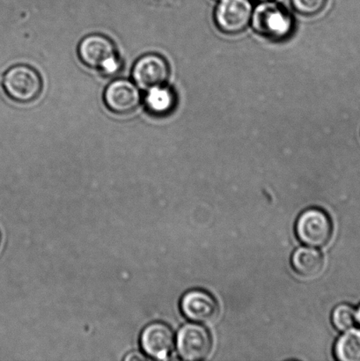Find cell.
<instances>
[{"label": "cell", "instance_id": "cell-1", "mask_svg": "<svg viewBox=\"0 0 360 361\" xmlns=\"http://www.w3.org/2000/svg\"><path fill=\"white\" fill-rule=\"evenodd\" d=\"M77 55L83 65L100 71L104 75H114L121 66L114 42L104 35L84 37L77 47Z\"/></svg>", "mask_w": 360, "mask_h": 361}, {"label": "cell", "instance_id": "cell-2", "mask_svg": "<svg viewBox=\"0 0 360 361\" xmlns=\"http://www.w3.org/2000/svg\"><path fill=\"white\" fill-rule=\"evenodd\" d=\"M254 30L273 41H283L294 30V19L287 9L277 3L264 1L252 14Z\"/></svg>", "mask_w": 360, "mask_h": 361}, {"label": "cell", "instance_id": "cell-3", "mask_svg": "<svg viewBox=\"0 0 360 361\" xmlns=\"http://www.w3.org/2000/svg\"><path fill=\"white\" fill-rule=\"evenodd\" d=\"M2 87L11 100L26 104L37 100L44 83L40 74L33 67L17 65L4 74Z\"/></svg>", "mask_w": 360, "mask_h": 361}, {"label": "cell", "instance_id": "cell-4", "mask_svg": "<svg viewBox=\"0 0 360 361\" xmlns=\"http://www.w3.org/2000/svg\"><path fill=\"white\" fill-rule=\"evenodd\" d=\"M296 235L306 245L322 247L333 237V226L330 216L317 208H310L299 216L296 222Z\"/></svg>", "mask_w": 360, "mask_h": 361}, {"label": "cell", "instance_id": "cell-5", "mask_svg": "<svg viewBox=\"0 0 360 361\" xmlns=\"http://www.w3.org/2000/svg\"><path fill=\"white\" fill-rule=\"evenodd\" d=\"M252 11L249 0H220L215 9V23L225 34L241 33L249 26Z\"/></svg>", "mask_w": 360, "mask_h": 361}, {"label": "cell", "instance_id": "cell-6", "mask_svg": "<svg viewBox=\"0 0 360 361\" xmlns=\"http://www.w3.org/2000/svg\"><path fill=\"white\" fill-rule=\"evenodd\" d=\"M176 345L182 359L199 361L210 355L213 341L206 328L199 324H186L179 331Z\"/></svg>", "mask_w": 360, "mask_h": 361}, {"label": "cell", "instance_id": "cell-7", "mask_svg": "<svg viewBox=\"0 0 360 361\" xmlns=\"http://www.w3.org/2000/svg\"><path fill=\"white\" fill-rule=\"evenodd\" d=\"M170 69L163 56L158 54H147L137 60L132 69L134 83L140 90L163 86L168 80Z\"/></svg>", "mask_w": 360, "mask_h": 361}, {"label": "cell", "instance_id": "cell-8", "mask_svg": "<svg viewBox=\"0 0 360 361\" xmlns=\"http://www.w3.org/2000/svg\"><path fill=\"white\" fill-rule=\"evenodd\" d=\"M104 99L109 111L116 115H127L139 107L141 95L135 83L127 80H116L106 87Z\"/></svg>", "mask_w": 360, "mask_h": 361}, {"label": "cell", "instance_id": "cell-9", "mask_svg": "<svg viewBox=\"0 0 360 361\" xmlns=\"http://www.w3.org/2000/svg\"><path fill=\"white\" fill-rule=\"evenodd\" d=\"M181 310L189 320L200 324H211L220 313L217 300L203 290H192L182 296Z\"/></svg>", "mask_w": 360, "mask_h": 361}, {"label": "cell", "instance_id": "cell-10", "mask_svg": "<svg viewBox=\"0 0 360 361\" xmlns=\"http://www.w3.org/2000/svg\"><path fill=\"white\" fill-rule=\"evenodd\" d=\"M141 345L148 356L166 360L175 348V336L171 328L162 323H154L144 329Z\"/></svg>", "mask_w": 360, "mask_h": 361}, {"label": "cell", "instance_id": "cell-11", "mask_svg": "<svg viewBox=\"0 0 360 361\" xmlns=\"http://www.w3.org/2000/svg\"><path fill=\"white\" fill-rule=\"evenodd\" d=\"M292 265L302 277L316 278L324 267V258L320 251L312 247H299L292 257Z\"/></svg>", "mask_w": 360, "mask_h": 361}, {"label": "cell", "instance_id": "cell-12", "mask_svg": "<svg viewBox=\"0 0 360 361\" xmlns=\"http://www.w3.org/2000/svg\"><path fill=\"white\" fill-rule=\"evenodd\" d=\"M175 102L174 92L164 85L147 90L144 97V105L147 111L155 116L169 114L174 109Z\"/></svg>", "mask_w": 360, "mask_h": 361}, {"label": "cell", "instance_id": "cell-13", "mask_svg": "<svg viewBox=\"0 0 360 361\" xmlns=\"http://www.w3.org/2000/svg\"><path fill=\"white\" fill-rule=\"evenodd\" d=\"M345 332L335 345V355L341 361H360V330Z\"/></svg>", "mask_w": 360, "mask_h": 361}, {"label": "cell", "instance_id": "cell-14", "mask_svg": "<svg viewBox=\"0 0 360 361\" xmlns=\"http://www.w3.org/2000/svg\"><path fill=\"white\" fill-rule=\"evenodd\" d=\"M331 319L334 327L340 331L351 330L357 323L356 311L348 304H340L335 307Z\"/></svg>", "mask_w": 360, "mask_h": 361}, {"label": "cell", "instance_id": "cell-15", "mask_svg": "<svg viewBox=\"0 0 360 361\" xmlns=\"http://www.w3.org/2000/svg\"><path fill=\"white\" fill-rule=\"evenodd\" d=\"M327 0H292V6L303 16H315L323 11Z\"/></svg>", "mask_w": 360, "mask_h": 361}, {"label": "cell", "instance_id": "cell-16", "mask_svg": "<svg viewBox=\"0 0 360 361\" xmlns=\"http://www.w3.org/2000/svg\"><path fill=\"white\" fill-rule=\"evenodd\" d=\"M143 359H144V358H143L142 356L137 355V353H135V355H134V353H132V355H130L129 357H126V360H143Z\"/></svg>", "mask_w": 360, "mask_h": 361}, {"label": "cell", "instance_id": "cell-17", "mask_svg": "<svg viewBox=\"0 0 360 361\" xmlns=\"http://www.w3.org/2000/svg\"><path fill=\"white\" fill-rule=\"evenodd\" d=\"M356 317H357V323L360 324V307L359 310L356 311Z\"/></svg>", "mask_w": 360, "mask_h": 361}, {"label": "cell", "instance_id": "cell-18", "mask_svg": "<svg viewBox=\"0 0 360 361\" xmlns=\"http://www.w3.org/2000/svg\"><path fill=\"white\" fill-rule=\"evenodd\" d=\"M0 245H1V235H0Z\"/></svg>", "mask_w": 360, "mask_h": 361}, {"label": "cell", "instance_id": "cell-19", "mask_svg": "<svg viewBox=\"0 0 360 361\" xmlns=\"http://www.w3.org/2000/svg\"><path fill=\"white\" fill-rule=\"evenodd\" d=\"M259 1H268V0H259Z\"/></svg>", "mask_w": 360, "mask_h": 361}]
</instances>
